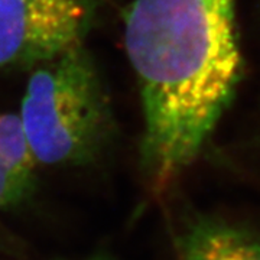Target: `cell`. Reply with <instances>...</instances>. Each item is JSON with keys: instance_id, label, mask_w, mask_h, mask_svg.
Here are the masks:
<instances>
[{"instance_id": "5b68a950", "label": "cell", "mask_w": 260, "mask_h": 260, "mask_svg": "<svg viewBox=\"0 0 260 260\" xmlns=\"http://www.w3.org/2000/svg\"><path fill=\"white\" fill-rule=\"evenodd\" d=\"M0 162L19 177L35 179L37 160L29 148L19 114H0Z\"/></svg>"}, {"instance_id": "52a82bcc", "label": "cell", "mask_w": 260, "mask_h": 260, "mask_svg": "<svg viewBox=\"0 0 260 260\" xmlns=\"http://www.w3.org/2000/svg\"><path fill=\"white\" fill-rule=\"evenodd\" d=\"M85 260H113V259L107 257V256H94V257H90V259H85Z\"/></svg>"}, {"instance_id": "3957f363", "label": "cell", "mask_w": 260, "mask_h": 260, "mask_svg": "<svg viewBox=\"0 0 260 260\" xmlns=\"http://www.w3.org/2000/svg\"><path fill=\"white\" fill-rule=\"evenodd\" d=\"M104 0H0V70L35 68L85 45Z\"/></svg>"}, {"instance_id": "8992f818", "label": "cell", "mask_w": 260, "mask_h": 260, "mask_svg": "<svg viewBox=\"0 0 260 260\" xmlns=\"http://www.w3.org/2000/svg\"><path fill=\"white\" fill-rule=\"evenodd\" d=\"M35 189V179L13 174L0 162V208L23 204Z\"/></svg>"}, {"instance_id": "277c9868", "label": "cell", "mask_w": 260, "mask_h": 260, "mask_svg": "<svg viewBox=\"0 0 260 260\" xmlns=\"http://www.w3.org/2000/svg\"><path fill=\"white\" fill-rule=\"evenodd\" d=\"M178 260H260V236L220 217L194 214L175 237Z\"/></svg>"}, {"instance_id": "7a4b0ae2", "label": "cell", "mask_w": 260, "mask_h": 260, "mask_svg": "<svg viewBox=\"0 0 260 260\" xmlns=\"http://www.w3.org/2000/svg\"><path fill=\"white\" fill-rule=\"evenodd\" d=\"M19 117L37 164L78 167L97 160L116 126L90 49L73 48L32 68Z\"/></svg>"}, {"instance_id": "6da1fadb", "label": "cell", "mask_w": 260, "mask_h": 260, "mask_svg": "<svg viewBox=\"0 0 260 260\" xmlns=\"http://www.w3.org/2000/svg\"><path fill=\"white\" fill-rule=\"evenodd\" d=\"M237 0H132L124 49L139 88L140 169L155 192L194 164L240 83Z\"/></svg>"}]
</instances>
